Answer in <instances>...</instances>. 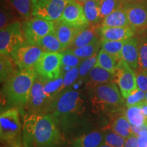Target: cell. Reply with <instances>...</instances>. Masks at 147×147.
I'll return each mask as SVG.
<instances>
[{"instance_id": "obj_1", "label": "cell", "mask_w": 147, "mask_h": 147, "mask_svg": "<svg viewBox=\"0 0 147 147\" xmlns=\"http://www.w3.org/2000/svg\"><path fill=\"white\" fill-rule=\"evenodd\" d=\"M23 147H58L61 134L51 114H22Z\"/></svg>"}, {"instance_id": "obj_2", "label": "cell", "mask_w": 147, "mask_h": 147, "mask_svg": "<svg viewBox=\"0 0 147 147\" xmlns=\"http://www.w3.org/2000/svg\"><path fill=\"white\" fill-rule=\"evenodd\" d=\"M86 108L80 93L71 88L64 89L54 101L50 113L59 127H73L83 117Z\"/></svg>"}, {"instance_id": "obj_3", "label": "cell", "mask_w": 147, "mask_h": 147, "mask_svg": "<svg viewBox=\"0 0 147 147\" xmlns=\"http://www.w3.org/2000/svg\"><path fill=\"white\" fill-rule=\"evenodd\" d=\"M38 76L35 67L15 71L4 82L2 92L9 102L18 109L25 107Z\"/></svg>"}, {"instance_id": "obj_4", "label": "cell", "mask_w": 147, "mask_h": 147, "mask_svg": "<svg viewBox=\"0 0 147 147\" xmlns=\"http://www.w3.org/2000/svg\"><path fill=\"white\" fill-rule=\"evenodd\" d=\"M19 112L16 108L2 112L0 115V138L12 147H23Z\"/></svg>"}, {"instance_id": "obj_5", "label": "cell", "mask_w": 147, "mask_h": 147, "mask_svg": "<svg viewBox=\"0 0 147 147\" xmlns=\"http://www.w3.org/2000/svg\"><path fill=\"white\" fill-rule=\"evenodd\" d=\"M123 97L115 82L100 84L92 88L91 102L101 109L118 108L123 104Z\"/></svg>"}, {"instance_id": "obj_6", "label": "cell", "mask_w": 147, "mask_h": 147, "mask_svg": "<svg viewBox=\"0 0 147 147\" xmlns=\"http://www.w3.org/2000/svg\"><path fill=\"white\" fill-rule=\"evenodd\" d=\"M45 82L46 80L38 74L31 90L28 102L24 108L27 110V114L45 115L50 113L51 104L44 91Z\"/></svg>"}, {"instance_id": "obj_7", "label": "cell", "mask_w": 147, "mask_h": 147, "mask_svg": "<svg viewBox=\"0 0 147 147\" xmlns=\"http://www.w3.org/2000/svg\"><path fill=\"white\" fill-rule=\"evenodd\" d=\"M70 0H32V16L55 22L59 19Z\"/></svg>"}, {"instance_id": "obj_8", "label": "cell", "mask_w": 147, "mask_h": 147, "mask_svg": "<svg viewBox=\"0 0 147 147\" xmlns=\"http://www.w3.org/2000/svg\"><path fill=\"white\" fill-rule=\"evenodd\" d=\"M26 42L23 28L20 22L11 23L0 32V53L1 55L11 57L14 49Z\"/></svg>"}, {"instance_id": "obj_9", "label": "cell", "mask_w": 147, "mask_h": 147, "mask_svg": "<svg viewBox=\"0 0 147 147\" xmlns=\"http://www.w3.org/2000/svg\"><path fill=\"white\" fill-rule=\"evenodd\" d=\"M62 54L59 53L44 52L34 65L38 74L46 80H53L61 74Z\"/></svg>"}, {"instance_id": "obj_10", "label": "cell", "mask_w": 147, "mask_h": 147, "mask_svg": "<svg viewBox=\"0 0 147 147\" xmlns=\"http://www.w3.org/2000/svg\"><path fill=\"white\" fill-rule=\"evenodd\" d=\"M22 28L26 42L29 45H36L38 40L54 32L55 25L54 22L33 17L24 21Z\"/></svg>"}, {"instance_id": "obj_11", "label": "cell", "mask_w": 147, "mask_h": 147, "mask_svg": "<svg viewBox=\"0 0 147 147\" xmlns=\"http://www.w3.org/2000/svg\"><path fill=\"white\" fill-rule=\"evenodd\" d=\"M44 51L40 47L25 42L14 49L11 58L19 69L34 67L40 59Z\"/></svg>"}, {"instance_id": "obj_12", "label": "cell", "mask_w": 147, "mask_h": 147, "mask_svg": "<svg viewBox=\"0 0 147 147\" xmlns=\"http://www.w3.org/2000/svg\"><path fill=\"white\" fill-rule=\"evenodd\" d=\"M115 74L121 95L126 99L138 88L136 74L124 60L121 59L117 63Z\"/></svg>"}, {"instance_id": "obj_13", "label": "cell", "mask_w": 147, "mask_h": 147, "mask_svg": "<svg viewBox=\"0 0 147 147\" xmlns=\"http://www.w3.org/2000/svg\"><path fill=\"white\" fill-rule=\"evenodd\" d=\"M59 20L76 27H86L90 23L84 14L83 6L76 0H70Z\"/></svg>"}, {"instance_id": "obj_14", "label": "cell", "mask_w": 147, "mask_h": 147, "mask_svg": "<svg viewBox=\"0 0 147 147\" xmlns=\"http://www.w3.org/2000/svg\"><path fill=\"white\" fill-rule=\"evenodd\" d=\"M130 26L134 29L144 28L147 26V4L145 3H124Z\"/></svg>"}, {"instance_id": "obj_15", "label": "cell", "mask_w": 147, "mask_h": 147, "mask_svg": "<svg viewBox=\"0 0 147 147\" xmlns=\"http://www.w3.org/2000/svg\"><path fill=\"white\" fill-rule=\"evenodd\" d=\"M136 29L131 26L120 27H100L98 29L101 40L111 41H122L132 38Z\"/></svg>"}, {"instance_id": "obj_16", "label": "cell", "mask_w": 147, "mask_h": 147, "mask_svg": "<svg viewBox=\"0 0 147 147\" xmlns=\"http://www.w3.org/2000/svg\"><path fill=\"white\" fill-rule=\"evenodd\" d=\"M55 32L65 49H68L75 37L84 27H76L58 20L54 22Z\"/></svg>"}, {"instance_id": "obj_17", "label": "cell", "mask_w": 147, "mask_h": 147, "mask_svg": "<svg viewBox=\"0 0 147 147\" xmlns=\"http://www.w3.org/2000/svg\"><path fill=\"white\" fill-rule=\"evenodd\" d=\"M121 58L134 70H136L139 65L138 40L136 38L126 40L123 47Z\"/></svg>"}, {"instance_id": "obj_18", "label": "cell", "mask_w": 147, "mask_h": 147, "mask_svg": "<svg viewBox=\"0 0 147 147\" xmlns=\"http://www.w3.org/2000/svg\"><path fill=\"white\" fill-rule=\"evenodd\" d=\"M100 27L89 26L81 29L78 33L72 43L68 49H75L84 47L92 43L95 40H99L98 29Z\"/></svg>"}, {"instance_id": "obj_19", "label": "cell", "mask_w": 147, "mask_h": 147, "mask_svg": "<svg viewBox=\"0 0 147 147\" xmlns=\"http://www.w3.org/2000/svg\"><path fill=\"white\" fill-rule=\"evenodd\" d=\"M87 82L88 86L93 88L97 85L109 83L115 80V74L106 69L95 66L87 74Z\"/></svg>"}, {"instance_id": "obj_20", "label": "cell", "mask_w": 147, "mask_h": 147, "mask_svg": "<svg viewBox=\"0 0 147 147\" xmlns=\"http://www.w3.org/2000/svg\"><path fill=\"white\" fill-rule=\"evenodd\" d=\"M104 138V135L100 131L89 132L75 139L72 147H97L103 144Z\"/></svg>"}, {"instance_id": "obj_21", "label": "cell", "mask_w": 147, "mask_h": 147, "mask_svg": "<svg viewBox=\"0 0 147 147\" xmlns=\"http://www.w3.org/2000/svg\"><path fill=\"white\" fill-rule=\"evenodd\" d=\"M101 27H120L130 26L123 7L115 10L102 20Z\"/></svg>"}, {"instance_id": "obj_22", "label": "cell", "mask_w": 147, "mask_h": 147, "mask_svg": "<svg viewBox=\"0 0 147 147\" xmlns=\"http://www.w3.org/2000/svg\"><path fill=\"white\" fill-rule=\"evenodd\" d=\"M36 46L41 48L44 52L59 53L65 49L58 39L55 31L38 40Z\"/></svg>"}, {"instance_id": "obj_23", "label": "cell", "mask_w": 147, "mask_h": 147, "mask_svg": "<svg viewBox=\"0 0 147 147\" xmlns=\"http://www.w3.org/2000/svg\"><path fill=\"white\" fill-rule=\"evenodd\" d=\"M63 76L64 74L61 73V76L55 80H46L45 82L44 91L48 100L51 103V107L59 94L63 91L62 86L63 84Z\"/></svg>"}, {"instance_id": "obj_24", "label": "cell", "mask_w": 147, "mask_h": 147, "mask_svg": "<svg viewBox=\"0 0 147 147\" xmlns=\"http://www.w3.org/2000/svg\"><path fill=\"white\" fill-rule=\"evenodd\" d=\"M83 10L86 18L91 25H97L102 20L100 12V0H91L84 3Z\"/></svg>"}, {"instance_id": "obj_25", "label": "cell", "mask_w": 147, "mask_h": 147, "mask_svg": "<svg viewBox=\"0 0 147 147\" xmlns=\"http://www.w3.org/2000/svg\"><path fill=\"white\" fill-rule=\"evenodd\" d=\"M23 21L32 16V0H7Z\"/></svg>"}, {"instance_id": "obj_26", "label": "cell", "mask_w": 147, "mask_h": 147, "mask_svg": "<svg viewBox=\"0 0 147 147\" xmlns=\"http://www.w3.org/2000/svg\"><path fill=\"white\" fill-rule=\"evenodd\" d=\"M112 131L127 138L133 133L130 123L127 119L125 115H121L114 120L112 125Z\"/></svg>"}, {"instance_id": "obj_27", "label": "cell", "mask_w": 147, "mask_h": 147, "mask_svg": "<svg viewBox=\"0 0 147 147\" xmlns=\"http://www.w3.org/2000/svg\"><path fill=\"white\" fill-rule=\"evenodd\" d=\"M118 62L119 61L115 57L101 49L97 55V63L95 66H99L115 74Z\"/></svg>"}, {"instance_id": "obj_28", "label": "cell", "mask_w": 147, "mask_h": 147, "mask_svg": "<svg viewBox=\"0 0 147 147\" xmlns=\"http://www.w3.org/2000/svg\"><path fill=\"white\" fill-rule=\"evenodd\" d=\"M125 115L131 125L140 126L147 122L140 104L127 107Z\"/></svg>"}, {"instance_id": "obj_29", "label": "cell", "mask_w": 147, "mask_h": 147, "mask_svg": "<svg viewBox=\"0 0 147 147\" xmlns=\"http://www.w3.org/2000/svg\"><path fill=\"white\" fill-rule=\"evenodd\" d=\"M101 47H102L101 40H97L84 47L71 49L77 57L82 59H84L97 54L100 51V49Z\"/></svg>"}, {"instance_id": "obj_30", "label": "cell", "mask_w": 147, "mask_h": 147, "mask_svg": "<svg viewBox=\"0 0 147 147\" xmlns=\"http://www.w3.org/2000/svg\"><path fill=\"white\" fill-rule=\"evenodd\" d=\"M18 14L16 10L11 6V5L6 0V2L3 5H1V12H0V28L2 29L8 26L11 23L16 21L17 16L14 14Z\"/></svg>"}, {"instance_id": "obj_31", "label": "cell", "mask_w": 147, "mask_h": 147, "mask_svg": "<svg viewBox=\"0 0 147 147\" xmlns=\"http://www.w3.org/2000/svg\"><path fill=\"white\" fill-rule=\"evenodd\" d=\"M125 40L122 41H111V40H101L102 49L106 53L113 55L117 60L120 61L121 58V52Z\"/></svg>"}, {"instance_id": "obj_32", "label": "cell", "mask_w": 147, "mask_h": 147, "mask_svg": "<svg viewBox=\"0 0 147 147\" xmlns=\"http://www.w3.org/2000/svg\"><path fill=\"white\" fill-rule=\"evenodd\" d=\"M122 0H100V12L102 20L115 10L123 7Z\"/></svg>"}, {"instance_id": "obj_33", "label": "cell", "mask_w": 147, "mask_h": 147, "mask_svg": "<svg viewBox=\"0 0 147 147\" xmlns=\"http://www.w3.org/2000/svg\"><path fill=\"white\" fill-rule=\"evenodd\" d=\"M62 67H65L67 71L72 67H78L82 62V59L77 57L71 49H66L61 52Z\"/></svg>"}, {"instance_id": "obj_34", "label": "cell", "mask_w": 147, "mask_h": 147, "mask_svg": "<svg viewBox=\"0 0 147 147\" xmlns=\"http://www.w3.org/2000/svg\"><path fill=\"white\" fill-rule=\"evenodd\" d=\"M14 66L9 57L1 55L0 57V79L1 82H5L14 72Z\"/></svg>"}, {"instance_id": "obj_35", "label": "cell", "mask_w": 147, "mask_h": 147, "mask_svg": "<svg viewBox=\"0 0 147 147\" xmlns=\"http://www.w3.org/2000/svg\"><path fill=\"white\" fill-rule=\"evenodd\" d=\"M97 55H93L90 57L89 58L84 59L82 61V62L79 65V78L80 79H83L87 77V74L93 67H95L97 63Z\"/></svg>"}, {"instance_id": "obj_36", "label": "cell", "mask_w": 147, "mask_h": 147, "mask_svg": "<svg viewBox=\"0 0 147 147\" xmlns=\"http://www.w3.org/2000/svg\"><path fill=\"white\" fill-rule=\"evenodd\" d=\"M126 138L121 136L116 132L112 131H108L104 134V142L113 147H124L125 144Z\"/></svg>"}, {"instance_id": "obj_37", "label": "cell", "mask_w": 147, "mask_h": 147, "mask_svg": "<svg viewBox=\"0 0 147 147\" xmlns=\"http://www.w3.org/2000/svg\"><path fill=\"white\" fill-rule=\"evenodd\" d=\"M140 71H147V38H142L138 42Z\"/></svg>"}, {"instance_id": "obj_38", "label": "cell", "mask_w": 147, "mask_h": 147, "mask_svg": "<svg viewBox=\"0 0 147 147\" xmlns=\"http://www.w3.org/2000/svg\"><path fill=\"white\" fill-rule=\"evenodd\" d=\"M145 92L137 88L126 98V106L127 107L138 105L145 100Z\"/></svg>"}, {"instance_id": "obj_39", "label": "cell", "mask_w": 147, "mask_h": 147, "mask_svg": "<svg viewBox=\"0 0 147 147\" xmlns=\"http://www.w3.org/2000/svg\"><path fill=\"white\" fill-rule=\"evenodd\" d=\"M79 77V69L78 67H72L64 74L63 76V84L62 86L63 91L66 88L71 86L74 82L76 80V79Z\"/></svg>"}, {"instance_id": "obj_40", "label": "cell", "mask_w": 147, "mask_h": 147, "mask_svg": "<svg viewBox=\"0 0 147 147\" xmlns=\"http://www.w3.org/2000/svg\"><path fill=\"white\" fill-rule=\"evenodd\" d=\"M137 87L142 91H147V71H140L136 74Z\"/></svg>"}, {"instance_id": "obj_41", "label": "cell", "mask_w": 147, "mask_h": 147, "mask_svg": "<svg viewBox=\"0 0 147 147\" xmlns=\"http://www.w3.org/2000/svg\"><path fill=\"white\" fill-rule=\"evenodd\" d=\"M124 147H138V136L136 134L132 133L130 136L126 139L125 144Z\"/></svg>"}, {"instance_id": "obj_42", "label": "cell", "mask_w": 147, "mask_h": 147, "mask_svg": "<svg viewBox=\"0 0 147 147\" xmlns=\"http://www.w3.org/2000/svg\"><path fill=\"white\" fill-rule=\"evenodd\" d=\"M137 136L138 147H147V130L140 132Z\"/></svg>"}, {"instance_id": "obj_43", "label": "cell", "mask_w": 147, "mask_h": 147, "mask_svg": "<svg viewBox=\"0 0 147 147\" xmlns=\"http://www.w3.org/2000/svg\"><path fill=\"white\" fill-rule=\"evenodd\" d=\"M139 104L140 105L141 108H142V111L143 113V115H144V117H146V119L147 120V102L144 100Z\"/></svg>"}, {"instance_id": "obj_44", "label": "cell", "mask_w": 147, "mask_h": 147, "mask_svg": "<svg viewBox=\"0 0 147 147\" xmlns=\"http://www.w3.org/2000/svg\"><path fill=\"white\" fill-rule=\"evenodd\" d=\"M124 3H145L146 0H122Z\"/></svg>"}, {"instance_id": "obj_45", "label": "cell", "mask_w": 147, "mask_h": 147, "mask_svg": "<svg viewBox=\"0 0 147 147\" xmlns=\"http://www.w3.org/2000/svg\"><path fill=\"white\" fill-rule=\"evenodd\" d=\"M76 1H78V3H80V4H84V3L87 2V1H91V0H76Z\"/></svg>"}, {"instance_id": "obj_46", "label": "cell", "mask_w": 147, "mask_h": 147, "mask_svg": "<svg viewBox=\"0 0 147 147\" xmlns=\"http://www.w3.org/2000/svg\"><path fill=\"white\" fill-rule=\"evenodd\" d=\"M97 147H113V146H110V145L106 144H104V143H103V144L100 145V146H97Z\"/></svg>"}, {"instance_id": "obj_47", "label": "cell", "mask_w": 147, "mask_h": 147, "mask_svg": "<svg viewBox=\"0 0 147 147\" xmlns=\"http://www.w3.org/2000/svg\"><path fill=\"white\" fill-rule=\"evenodd\" d=\"M145 101H146V102H147V91L146 92H145Z\"/></svg>"}]
</instances>
